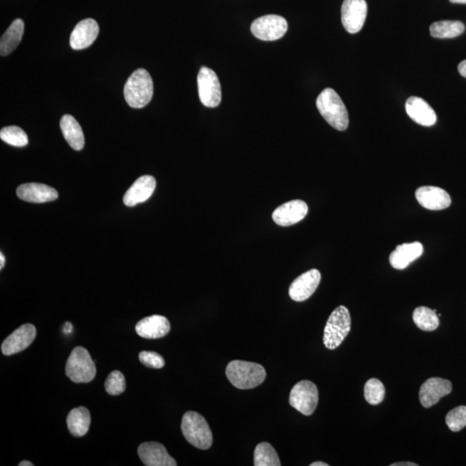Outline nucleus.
Returning a JSON list of instances; mask_svg holds the SVG:
<instances>
[{
  "label": "nucleus",
  "instance_id": "412c9836",
  "mask_svg": "<svg viewBox=\"0 0 466 466\" xmlns=\"http://www.w3.org/2000/svg\"><path fill=\"white\" fill-rule=\"evenodd\" d=\"M406 112L415 123L423 126H434L437 120L436 113L428 102L419 97H410L406 102Z\"/></svg>",
  "mask_w": 466,
  "mask_h": 466
},
{
  "label": "nucleus",
  "instance_id": "f257e3e1",
  "mask_svg": "<svg viewBox=\"0 0 466 466\" xmlns=\"http://www.w3.org/2000/svg\"><path fill=\"white\" fill-rule=\"evenodd\" d=\"M226 374L230 383L240 390H251L259 386L266 378V369L261 364L241 360L228 364Z\"/></svg>",
  "mask_w": 466,
  "mask_h": 466
},
{
  "label": "nucleus",
  "instance_id": "423d86ee",
  "mask_svg": "<svg viewBox=\"0 0 466 466\" xmlns=\"http://www.w3.org/2000/svg\"><path fill=\"white\" fill-rule=\"evenodd\" d=\"M66 375L76 384L89 383L95 380L96 367L93 358L86 348L73 349L66 364Z\"/></svg>",
  "mask_w": 466,
  "mask_h": 466
},
{
  "label": "nucleus",
  "instance_id": "9d476101",
  "mask_svg": "<svg viewBox=\"0 0 466 466\" xmlns=\"http://www.w3.org/2000/svg\"><path fill=\"white\" fill-rule=\"evenodd\" d=\"M366 15L367 3L365 0H345L342 4V23L351 34H356L361 31Z\"/></svg>",
  "mask_w": 466,
  "mask_h": 466
},
{
  "label": "nucleus",
  "instance_id": "f8f14e48",
  "mask_svg": "<svg viewBox=\"0 0 466 466\" xmlns=\"http://www.w3.org/2000/svg\"><path fill=\"white\" fill-rule=\"evenodd\" d=\"M36 336V329L33 325H22L3 342L1 345L3 354L5 356H11V355L21 353L32 345Z\"/></svg>",
  "mask_w": 466,
  "mask_h": 466
},
{
  "label": "nucleus",
  "instance_id": "e433bc0d",
  "mask_svg": "<svg viewBox=\"0 0 466 466\" xmlns=\"http://www.w3.org/2000/svg\"><path fill=\"white\" fill-rule=\"evenodd\" d=\"M5 264V258L4 256V254L2 253H0V269H3L4 268Z\"/></svg>",
  "mask_w": 466,
  "mask_h": 466
},
{
  "label": "nucleus",
  "instance_id": "c9c22d12",
  "mask_svg": "<svg viewBox=\"0 0 466 466\" xmlns=\"http://www.w3.org/2000/svg\"><path fill=\"white\" fill-rule=\"evenodd\" d=\"M63 330H65V334H71L73 331L72 324L70 323H66L65 325V328H63Z\"/></svg>",
  "mask_w": 466,
  "mask_h": 466
},
{
  "label": "nucleus",
  "instance_id": "1a4fd4ad",
  "mask_svg": "<svg viewBox=\"0 0 466 466\" xmlns=\"http://www.w3.org/2000/svg\"><path fill=\"white\" fill-rule=\"evenodd\" d=\"M287 20L278 15L260 16L251 23V32L263 41H276L286 34Z\"/></svg>",
  "mask_w": 466,
  "mask_h": 466
},
{
  "label": "nucleus",
  "instance_id": "58836bf2",
  "mask_svg": "<svg viewBox=\"0 0 466 466\" xmlns=\"http://www.w3.org/2000/svg\"><path fill=\"white\" fill-rule=\"evenodd\" d=\"M449 1L454 4H466V0H449Z\"/></svg>",
  "mask_w": 466,
  "mask_h": 466
},
{
  "label": "nucleus",
  "instance_id": "f03ea898",
  "mask_svg": "<svg viewBox=\"0 0 466 466\" xmlns=\"http://www.w3.org/2000/svg\"><path fill=\"white\" fill-rule=\"evenodd\" d=\"M154 86L152 76L147 70L137 69L127 80L124 87L126 102L132 108H143L148 105L153 97Z\"/></svg>",
  "mask_w": 466,
  "mask_h": 466
},
{
  "label": "nucleus",
  "instance_id": "aec40b11",
  "mask_svg": "<svg viewBox=\"0 0 466 466\" xmlns=\"http://www.w3.org/2000/svg\"><path fill=\"white\" fill-rule=\"evenodd\" d=\"M170 331V321L162 315L155 314L144 318L136 325L137 334L140 337L149 338V340L166 336Z\"/></svg>",
  "mask_w": 466,
  "mask_h": 466
},
{
  "label": "nucleus",
  "instance_id": "ddd939ff",
  "mask_svg": "<svg viewBox=\"0 0 466 466\" xmlns=\"http://www.w3.org/2000/svg\"><path fill=\"white\" fill-rule=\"evenodd\" d=\"M308 213V206L301 200L288 201L274 211L272 219L280 226H290L303 220Z\"/></svg>",
  "mask_w": 466,
  "mask_h": 466
},
{
  "label": "nucleus",
  "instance_id": "393cba45",
  "mask_svg": "<svg viewBox=\"0 0 466 466\" xmlns=\"http://www.w3.org/2000/svg\"><path fill=\"white\" fill-rule=\"evenodd\" d=\"M90 423H91V415L90 412L85 407L73 408L69 412L67 418L70 434L75 437H82L86 435L89 430Z\"/></svg>",
  "mask_w": 466,
  "mask_h": 466
},
{
  "label": "nucleus",
  "instance_id": "72a5a7b5",
  "mask_svg": "<svg viewBox=\"0 0 466 466\" xmlns=\"http://www.w3.org/2000/svg\"><path fill=\"white\" fill-rule=\"evenodd\" d=\"M458 72L461 73L462 76H464L465 78H466V60L465 61H463L462 62L459 63V65L458 67Z\"/></svg>",
  "mask_w": 466,
  "mask_h": 466
},
{
  "label": "nucleus",
  "instance_id": "0eeeda50",
  "mask_svg": "<svg viewBox=\"0 0 466 466\" xmlns=\"http://www.w3.org/2000/svg\"><path fill=\"white\" fill-rule=\"evenodd\" d=\"M318 391L313 382L303 380L294 385L290 395V404L300 413L310 417L316 410Z\"/></svg>",
  "mask_w": 466,
  "mask_h": 466
},
{
  "label": "nucleus",
  "instance_id": "cd10ccee",
  "mask_svg": "<svg viewBox=\"0 0 466 466\" xmlns=\"http://www.w3.org/2000/svg\"><path fill=\"white\" fill-rule=\"evenodd\" d=\"M255 466H280L281 461L272 445L261 442L257 445L254 452Z\"/></svg>",
  "mask_w": 466,
  "mask_h": 466
},
{
  "label": "nucleus",
  "instance_id": "473e14b6",
  "mask_svg": "<svg viewBox=\"0 0 466 466\" xmlns=\"http://www.w3.org/2000/svg\"><path fill=\"white\" fill-rule=\"evenodd\" d=\"M139 360L141 363L146 367L153 369H161L165 364L163 358L155 351H141L139 353Z\"/></svg>",
  "mask_w": 466,
  "mask_h": 466
},
{
  "label": "nucleus",
  "instance_id": "7c9ffc66",
  "mask_svg": "<svg viewBox=\"0 0 466 466\" xmlns=\"http://www.w3.org/2000/svg\"><path fill=\"white\" fill-rule=\"evenodd\" d=\"M445 423L452 432H459L466 427V406H458L447 415Z\"/></svg>",
  "mask_w": 466,
  "mask_h": 466
},
{
  "label": "nucleus",
  "instance_id": "4be33fe9",
  "mask_svg": "<svg viewBox=\"0 0 466 466\" xmlns=\"http://www.w3.org/2000/svg\"><path fill=\"white\" fill-rule=\"evenodd\" d=\"M423 253L420 242L404 244L398 246L390 256L391 266L397 270H404Z\"/></svg>",
  "mask_w": 466,
  "mask_h": 466
},
{
  "label": "nucleus",
  "instance_id": "2f4dec72",
  "mask_svg": "<svg viewBox=\"0 0 466 466\" xmlns=\"http://www.w3.org/2000/svg\"><path fill=\"white\" fill-rule=\"evenodd\" d=\"M105 388L110 395H119L126 391V382L125 375L119 371H114L106 378Z\"/></svg>",
  "mask_w": 466,
  "mask_h": 466
},
{
  "label": "nucleus",
  "instance_id": "c85d7f7f",
  "mask_svg": "<svg viewBox=\"0 0 466 466\" xmlns=\"http://www.w3.org/2000/svg\"><path fill=\"white\" fill-rule=\"evenodd\" d=\"M0 139L10 145L25 147L28 144V136L20 127L12 126L5 127L0 132Z\"/></svg>",
  "mask_w": 466,
  "mask_h": 466
},
{
  "label": "nucleus",
  "instance_id": "2eb2a0df",
  "mask_svg": "<svg viewBox=\"0 0 466 466\" xmlns=\"http://www.w3.org/2000/svg\"><path fill=\"white\" fill-rule=\"evenodd\" d=\"M415 198L421 207L432 211H440L450 207V196L441 187L423 186L415 191Z\"/></svg>",
  "mask_w": 466,
  "mask_h": 466
},
{
  "label": "nucleus",
  "instance_id": "a878e982",
  "mask_svg": "<svg viewBox=\"0 0 466 466\" xmlns=\"http://www.w3.org/2000/svg\"><path fill=\"white\" fill-rule=\"evenodd\" d=\"M465 32V25L461 21H445L435 22L430 26V33L432 38H454L461 36Z\"/></svg>",
  "mask_w": 466,
  "mask_h": 466
},
{
  "label": "nucleus",
  "instance_id": "f704fd0d",
  "mask_svg": "<svg viewBox=\"0 0 466 466\" xmlns=\"http://www.w3.org/2000/svg\"><path fill=\"white\" fill-rule=\"evenodd\" d=\"M391 466H418V465L412 462H398L391 464Z\"/></svg>",
  "mask_w": 466,
  "mask_h": 466
},
{
  "label": "nucleus",
  "instance_id": "20e7f679",
  "mask_svg": "<svg viewBox=\"0 0 466 466\" xmlns=\"http://www.w3.org/2000/svg\"><path fill=\"white\" fill-rule=\"evenodd\" d=\"M182 432L186 440L200 450H207L213 445V434L205 418L196 412L189 411L183 415Z\"/></svg>",
  "mask_w": 466,
  "mask_h": 466
},
{
  "label": "nucleus",
  "instance_id": "f3484780",
  "mask_svg": "<svg viewBox=\"0 0 466 466\" xmlns=\"http://www.w3.org/2000/svg\"><path fill=\"white\" fill-rule=\"evenodd\" d=\"M98 23L93 19H86L77 23L70 36V46L73 49L80 50L89 48L98 36Z\"/></svg>",
  "mask_w": 466,
  "mask_h": 466
},
{
  "label": "nucleus",
  "instance_id": "dca6fc26",
  "mask_svg": "<svg viewBox=\"0 0 466 466\" xmlns=\"http://www.w3.org/2000/svg\"><path fill=\"white\" fill-rule=\"evenodd\" d=\"M141 461L146 466H176L177 463L159 442H144L137 450Z\"/></svg>",
  "mask_w": 466,
  "mask_h": 466
},
{
  "label": "nucleus",
  "instance_id": "b1692460",
  "mask_svg": "<svg viewBox=\"0 0 466 466\" xmlns=\"http://www.w3.org/2000/svg\"><path fill=\"white\" fill-rule=\"evenodd\" d=\"M23 32L25 23L20 19L14 20L0 39V54L2 56L10 55L19 46Z\"/></svg>",
  "mask_w": 466,
  "mask_h": 466
},
{
  "label": "nucleus",
  "instance_id": "bb28decb",
  "mask_svg": "<svg viewBox=\"0 0 466 466\" xmlns=\"http://www.w3.org/2000/svg\"><path fill=\"white\" fill-rule=\"evenodd\" d=\"M413 320L415 325L422 331H434L440 326V320L436 310H432L427 307L415 308Z\"/></svg>",
  "mask_w": 466,
  "mask_h": 466
},
{
  "label": "nucleus",
  "instance_id": "9b49d317",
  "mask_svg": "<svg viewBox=\"0 0 466 466\" xmlns=\"http://www.w3.org/2000/svg\"><path fill=\"white\" fill-rule=\"evenodd\" d=\"M321 280L320 271L313 269L301 275L291 283L288 294L294 301H304L313 296Z\"/></svg>",
  "mask_w": 466,
  "mask_h": 466
},
{
  "label": "nucleus",
  "instance_id": "a211bd4d",
  "mask_svg": "<svg viewBox=\"0 0 466 466\" xmlns=\"http://www.w3.org/2000/svg\"><path fill=\"white\" fill-rule=\"evenodd\" d=\"M156 187V180L152 176L139 177L126 191L124 196V203L127 207H135L149 200Z\"/></svg>",
  "mask_w": 466,
  "mask_h": 466
},
{
  "label": "nucleus",
  "instance_id": "6e6552de",
  "mask_svg": "<svg viewBox=\"0 0 466 466\" xmlns=\"http://www.w3.org/2000/svg\"><path fill=\"white\" fill-rule=\"evenodd\" d=\"M198 92L204 106L214 108L221 102V86L213 70L202 67L197 77Z\"/></svg>",
  "mask_w": 466,
  "mask_h": 466
},
{
  "label": "nucleus",
  "instance_id": "39448f33",
  "mask_svg": "<svg viewBox=\"0 0 466 466\" xmlns=\"http://www.w3.org/2000/svg\"><path fill=\"white\" fill-rule=\"evenodd\" d=\"M351 320L347 307L340 306L334 310L328 318L324 330L323 342L329 350H335L350 333Z\"/></svg>",
  "mask_w": 466,
  "mask_h": 466
},
{
  "label": "nucleus",
  "instance_id": "6ab92c4d",
  "mask_svg": "<svg viewBox=\"0 0 466 466\" xmlns=\"http://www.w3.org/2000/svg\"><path fill=\"white\" fill-rule=\"evenodd\" d=\"M16 196L27 202L45 203L56 200L58 198V192L45 184L26 183L18 187Z\"/></svg>",
  "mask_w": 466,
  "mask_h": 466
},
{
  "label": "nucleus",
  "instance_id": "5701e85b",
  "mask_svg": "<svg viewBox=\"0 0 466 466\" xmlns=\"http://www.w3.org/2000/svg\"><path fill=\"white\" fill-rule=\"evenodd\" d=\"M60 126L70 147L75 150H82L85 145V137L78 121L73 116L66 114L62 117Z\"/></svg>",
  "mask_w": 466,
  "mask_h": 466
},
{
  "label": "nucleus",
  "instance_id": "ea45409f",
  "mask_svg": "<svg viewBox=\"0 0 466 466\" xmlns=\"http://www.w3.org/2000/svg\"><path fill=\"white\" fill-rule=\"evenodd\" d=\"M19 466H33L34 465L32 464V462L30 461H22L21 463H19Z\"/></svg>",
  "mask_w": 466,
  "mask_h": 466
},
{
  "label": "nucleus",
  "instance_id": "c756f323",
  "mask_svg": "<svg viewBox=\"0 0 466 466\" xmlns=\"http://www.w3.org/2000/svg\"><path fill=\"white\" fill-rule=\"evenodd\" d=\"M385 397L384 385L377 378H371L364 385V398L368 404L377 405L384 401Z\"/></svg>",
  "mask_w": 466,
  "mask_h": 466
},
{
  "label": "nucleus",
  "instance_id": "7ed1b4c3",
  "mask_svg": "<svg viewBox=\"0 0 466 466\" xmlns=\"http://www.w3.org/2000/svg\"><path fill=\"white\" fill-rule=\"evenodd\" d=\"M318 112L334 129L343 132L349 126L347 107L340 97L331 89H326L320 93L316 100Z\"/></svg>",
  "mask_w": 466,
  "mask_h": 466
},
{
  "label": "nucleus",
  "instance_id": "4c0bfd02",
  "mask_svg": "<svg viewBox=\"0 0 466 466\" xmlns=\"http://www.w3.org/2000/svg\"><path fill=\"white\" fill-rule=\"evenodd\" d=\"M329 465L326 464V463L324 462H314L312 463L310 466H328Z\"/></svg>",
  "mask_w": 466,
  "mask_h": 466
},
{
  "label": "nucleus",
  "instance_id": "4468645a",
  "mask_svg": "<svg viewBox=\"0 0 466 466\" xmlns=\"http://www.w3.org/2000/svg\"><path fill=\"white\" fill-rule=\"evenodd\" d=\"M452 390L450 381L441 377H432L421 385L419 398L421 405L428 408L438 404L442 397L450 394Z\"/></svg>",
  "mask_w": 466,
  "mask_h": 466
}]
</instances>
